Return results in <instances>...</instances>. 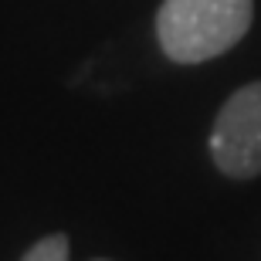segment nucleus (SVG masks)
Masks as SVG:
<instances>
[{
  "mask_svg": "<svg viewBox=\"0 0 261 261\" xmlns=\"http://www.w3.org/2000/svg\"><path fill=\"white\" fill-rule=\"evenodd\" d=\"M211 156L217 170L234 180L261 173V82L238 88L221 106L211 129Z\"/></svg>",
  "mask_w": 261,
  "mask_h": 261,
  "instance_id": "f03ea898",
  "label": "nucleus"
},
{
  "mask_svg": "<svg viewBox=\"0 0 261 261\" xmlns=\"http://www.w3.org/2000/svg\"><path fill=\"white\" fill-rule=\"evenodd\" d=\"M254 0H163L156 10V41L170 61L200 65L231 51L248 34Z\"/></svg>",
  "mask_w": 261,
  "mask_h": 261,
  "instance_id": "f257e3e1",
  "label": "nucleus"
},
{
  "mask_svg": "<svg viewBox=\"0 0 261 261\" xmlns=\"http://www.w3.org/2000/svg\"><path fill=\"white\" fill-rule=\"evenodd\" d=\"M20 261H68V238H65V234L41 238V241L34 244Z\"/></svg>",
  "mask_w": 261,
  "mask_h": 261,
  "instance_id": "7ed1b4c3",
  "label": "nucleus"
}]
</instances>
